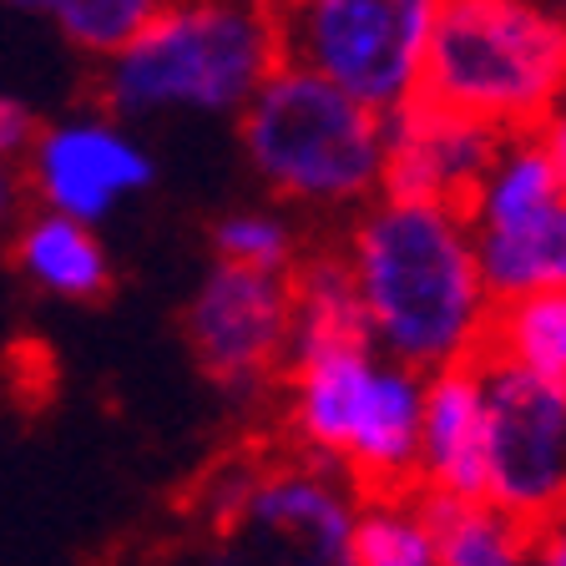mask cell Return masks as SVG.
<instances>
[{
    "label": "cell",
    "instance_id": "6da1fadb",
    "mask_svg": "<svg viewBox=\"0 0 566 566\" xmlns=\"http://www.w3.org/2000/svg\"><path fill=\"white\" fill-rule=\"evenodd\" d=\"M339 253L379 359L440 375L485 354L495 304L475 263V228L460 208L375 198L354 212Z\"/></svg>",
    "mask_w": 566,
    "mask_h": 566
},
{
    "label": "cell",
    "instance_id": "7a4b0ae2",
    "mask_svg": "<svg viewBox=\"0 0 566 566\" xmlns=\"http://www.w3.org/2000/svg\"><path fill=\"white\" fill-rule=\"evenodd\" d=\"M279 66V6H238V0L157 6L137 41L117 61H106L102 102L117 117H163V112L238 117Z\"/></svg>",
    "mask_w": 566,
    "mask_h": 566
},
{
    "label": "cell",
    "instance_id": "3957f363",
    "mask_svg": "<svg viewBox=\"0 0 566 566\" xmlns=\"http://www.w3.org/2000/svg\"><path fill=\"white\" fill-rule=\"evenodd\" d=\"M566 92V31L531 0H436L424 102L521 137Z\"/></svg>",
    "mask_w": 566,
    "mask_h": 566
},
{
    "label": "cell",
    "instance_id": "277c9868",
    "mask_svg": "<svg viewBox=\"0 0 566 566\" xmlns=\"http://www.w3.org/2000/svg\"><path fill=\"white\" fill-rule=\"evenodd\" d=\"M259 182L298 208H369L385 182V117L283 61L238 112Z\"/></svg>",
    "mask_w": 566,
    "mask_h": 566
},
{
    "label": "cell",
    "instance_id": "5b68a950",
    "mask_svg": "<svg viewBox=\"0 0 566 566\" xmlns=\"http://www.w3.org/2000/svg\"><path fill=\"white\" fill-rule=\"evenodd\" d=\"M283 61L314 71L375 117L420 96L436 0H304L279 6Z\"/></svg>",
    "mask_w": 566,
    "mask_h": 566
},
{
    "label": "cell",
    "instance_id": "8992f818",
    "mask_svg": "<svg viewBox=\"0 0 566 566\" xmlns=\"http://www.w3.org/2000/svg\"><path fill=\"white\" fill-rule=\"evenodd\" d=\"M475 379L485 400V501L536 531L566 511V385L501 354H481Z\"/></svg>",
    "mask_w": 566,
    "mask_h": 566
},
{
    "label": "cell",
    "instance_id": "52a82bcc",
    "mask_svg": "<svg viewBox=\"0 0 566 566\" xmlns=\"http://www.w3.org/2000/svg\"><path fill=\"white\" fill-rule=\"evenodd\" d=\"M182 329L218 385L253 389L289 369V329H294V283L283 273L218 269L202 273L182 308Z\"/></svg>",
    "mask_w": 566,
    "mask_h": 566
},
{
    "label": "cell",
    "instance_id": "ba28073f",
    "mask_svg": "<svg viewBox=\"0 0 566 566\" xmlns=\"http://www.w3.org/2000/svg\"><path fill=\"white\" fill-rule=\"evenodd\" d=\"M153 153L112 117H61L35 132L21 182L41 212L96 228L106 212L153 188Z\"/></svg>",
    "mask_w": 566,
    "mask_h": 566
},
{
    "label": "cell",
    "instance_id": "9c48e42d",
    "mask_svg": "<svg viewBox=\"0 0 566 566\" xmlns=\"http://www.w3.org/2000/svg\"><path fill=\"white\" fill-rule=\"evenodd\" d=\"M501 142H506L501 132L415 96L405 112L385 117V182H379V198L436 202V208L465 212V202L481 188V177L491 172Z\"/></svg>",
    "mask_w": 566,
    "mask_h": 566
},
{
    "label": "cell",
    "instance_id": "30bf717a",
    "mask_svg": "<svg viewBox=\"0 0 566 566\" xmlns=\"http://www.w3.org/2000/svg\"><path fill=\"white\" fill-rule=\"evenodd\" d=\"M233 511L298 566H339L359 501L324 465H283L243 481Z\"/></svg>",
    "mask_w": 566,
    "mask_h": 566
},
{
    "label": "cell",
    "instance_id": "8fae6325",
    "mask_svg": "<svg viewBox=\"0 0 566 566\" xmlns=\"http://www.w3.org/2000/svg\"><path fill=\"white\" fill-rule=\"evenodd\" d=\"M415 495L485 501V400L475 365L424 375Z\"/></svg>",
    "mask_w": 566,
    "mask_h": 566
},
{
    "label": "cell",
    "instance_id": "7c38bea8",
    "mask_svg": "<svg viewBox=\"0 0 566 566\" xmlns=\"http://www.w3.org/2000/svg\"><path fill=\"white\" fill-rule=\"evenodd\" d=\"M420 415L424 375L379 359L359 430H354L349 455H344V465L369 485V495H410L415 460H420Z\"/></svg>",
    "mask_w": 566,
    "mask_h": 566
},
{
    "label": "cell",
    "instance_id": "4fadbf2b",
    "mask_svg": "<svg viewBox=\"0 0 566 566\" xmlns=\"http://www.w3.org/2000/svg\"><path fill=\"white\" fill-rule=\"evenodd\" d=\"M379 354L354 349V354H329L314 365L289 369V424H294L298 446L314 460H344L349 440L359 430V415L369 400V379H375Z\"/></svg>",
    "mask_w": 566,
    "mask_h": 566
},
{
    "label": "cell",
    "instance_id": "5bb4252c",
    "mask_svg": "<svg viewBox=\"0 0 566 566\" xmlns=\"http://www.w3.org/2000/svg\"><path fill=\"white\" fill-rule=\"evenodd\" d=\"M11 248L21 279L51 298L92 304L112 289V259H106V243L96 238V228L71 223L61 212H25Z\"/></svg>",
    "mask_w": 566,
    "mask_h": 566
},
{
    "label": "cell",
    "instance_id": "9a60e30c",
    "mask_svg": "<svg viewBox=\"0 0 566 566\" xmlns=\"http://www.w3.org/2000/svg\"><path fill=\"white\" fill-rule=\"evenodd\" d=\"M294 329H289V369L329 359V354L369 349L365 308L354 294L344 253H308L294 273Z\"/></svg>",
    "mask_w": 566,
    "mask_h": 566
},
{
    "label": "cell",
    "instance_id": "2e32d148",
    "mask_svg": "<svg viewBox=\"0 0 566 566\" xmlns=\"http://www.w3.org/2000/svg\"><path fill=\"white\" fill-rule=\"evenodd\" d=\"M566 202V182L552 167V157L536 147L531 132L506 137L495 153L491 172L481 177L475 198L465 202L475 233H516V228L542 223L546 212H556Z\"/></svg>",
    "mask_w": 566,
    "mask_h": 566
},
{
    "label": "cell",
    "instance_id": "e0dca14e",
    "mask_svg": "<svg viewBox=\"0 0 566 566\" xmlns=\"http://www.w3.org/2000/svg\"><path fill=\"white\" fill-rule=\"evenodd\" d=\"M475 263L495 308L526 294L566 289V202L516 233H475Z\"/></svg>",
    "mask_w": 566,
    "mask_h": 566
},
{
    "label": "cell",
    "instance_id": "ac0fdd59",
    "mask_svg": "<svg viewBox=\"0 0 566 566\" xmlns=\"http://www.w3.org/2000/svg\"><path fill=\"white\" fill-rule=\"evenodd\" d=\"M424 526L436 542V566H526L531 526L491 501H440L420 495Z\"/></svg>",
    "mask_w": 566,
    "mask_h": 566
},
{
    "label": "cell",
    "instance_id": "d6986e66",
    "mask_svg": "<svg viewBox=\"0 0 566 566\" xmlns=\"http://www.w3.org/2000/svg\"><path fill=\"white\" fill-rule=\"evenodd\" d=\"M339 566H436L420 495H365L354 511Z\"/></svg>",
    "mask_w": 566,
    "mask_h": 566
},
{
    "label": "cell",
    "instance_id": "ffe728a7",
    "mask_svg": "<svg viewBox=\"0 0 566 566\" xmlns=\"http://www.w3.org/2000/svg\"><path fill=\"white\" fill-rule=\"evenodd\" d=\"M485 354H501L531 375L566 385V289L526 294L495 308Z\"/></svg>",
    "mask_w": 566,
    "mask_h": 566
},
{
    "label": "cell",
    "instance_id": "44dd1931",
    "mask_svg": "<svg viewBox=\"0 0 566 566\" xmlns=\"http://www.w3.org/2000/svg\"><path fill=\"white\" fill-rule=\"evenodd\" d=\"M218 263L248 273H289L298 269V228L279 208H233L212 223Z\"/></svg>",
    "mask_w": 566,
    "mask_h": 566
},
{
    "label": "cell",
    "instance_id": "7402d4cb",
    "mask_svg": "<svg viewBox=\"0 0 566 566\" xmlns=\"http://www.w3.org/2000/svg\"><path fill=\"white\" fill-rule=\"evenodd\" d=\"M153 0H51L46 15L66 46L96 61H117L153 21Z\"/></svg>",
    "mask_w": 566,
    "mask_h": 566
},
{
    "label": "cell",
    "instance_id": "603a6c76",
    "mask_svg": "<svg viewBox=\"0 0 566 566\" xmlns=\"http://www.w3.org/2000/svg\"><path fill=\"white\" fill-rule=\"evenodd\" d=\"M35 132H41V122H35V112L21 102V96H6L0 92V163H25V153H31Z\"/></svg>",
    "mask_w": 566,
    "mask_h": 566
},
{
    "label": "cell",
    "instance_id": "cb8c5ba5",
    "mask_svg": "<svg viewBox=\"0 0 566 566\" xmlns=\"http://www.w3.org/2000/svg\"><path fill=\"white\" fill-rule=\"evenodd\" d=\"M531 137H536V147L552 157V167L562 172V182H566V92L546 106V117L531 127Z\"/></svg>",
    "mask_w": 566,
    "mask_h": 566
},
{
    "label": "cell",
    "instance_id": "d4e9b609",
    "mask_svg": "<svg viewBox=\"0 0 566 566\" xmlns=\"http://www.w3.org/2000/svg\"><path fill=\"white\" fill-rule=\"evenodd\" d=\"M25 182H21V167L0 163V243L6 238H15V228H21L25 218Z\"/></svg>",
    "mask_w": 566,
    "mask_h": 566
},
{
    "label": "cell",
    "instance_id": "484cf974",
    "mask_svg": "<svg viewBox=\"0 0 566 566\" xmlns=\"http://www.w3.org/2000/svg\"><path fill=\"white\" fill-rule=\"evenodd\" d=\"M531 566H566V511L531 531Z\"/></svg>",
    "mask_w": 566,
    "mask_h": 566
},
{
    "label": "cell",
    "instance_id": "4316f807",
    "mask_svg": "<svg viewBox=\"0 0 566 566\" xmlns=\"http://www.w3.org/2000/svg\"><path fill=\"white\" fill-rule=\"evenodd\" d=\"M552 11H556V21H562V31H566V0L562 6H552Z\"/></svg>",
    "mask_w": 566,
    "mask_h": 566
}]
</instances>
